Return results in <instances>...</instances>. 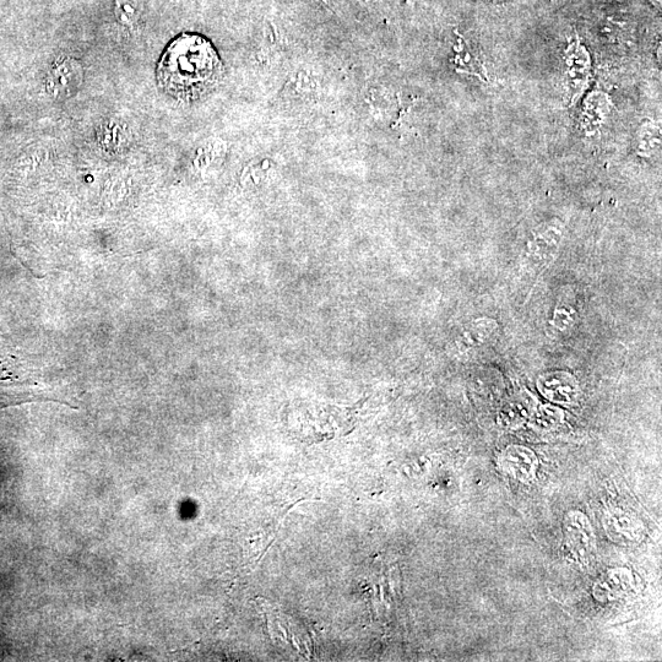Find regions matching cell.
Segmentation results:
<instances>
[{
    "instance_id": "cell-3",
    "label": "cell",
    "mask_w": 662,
    "mask_h": 662,
    "mask_svg": "<svg viewBox=\"0 0 662 662\" xmlns=\"http://www.w3.org/2000/svg\"><path fill=\"white\" fill-rule=\"evenodd\" d=\"M562 238V226L561 222L558 224H553V222H548V224L539 227L531 240L528 243V257L530 260H534L537 264L545 262V260H550L552 255H555L560 246Z\"/></svg>"
},
{
    "instance_id": "cell-5",
    "label": "cell",
    "mask_w": 662,
    "mask_h": 662,
    "mask_svg": "<svg viewBox=\"0 0 662 662\" xmlns=\"http://www.w3.org/2000/svg\"><path fill=\"white\" fill-rule=\"evenodd\" d=\"M81 83V68L74 61H65L58 63L53 68L52 84L53 95L58 97H67L72 95L79 88Z\"/></svg>"
},
{
    "instance_id": "cell-1",
    "label": "cell",
    "mask_w": 662,
    "mask_h": 662,
    "mask_svg": "<svg viewBox=\"0 0 662 662\" xmlns=\"http://www.w3.org/2000/svg\"><path fill=\"white\" fill-rule=\"evenodd\" d=\"M224 74L213 42L199 34H181L165 48L156 67L159 88L177 100L194 101L215 89Z\"/></svg>"
},
{
    "instance_id": "cell-6",
    "label": "cell",
    "mask_w": 662,
    "mask_h": 662,
    "mask_svg": "<svg viewBox=\"0 0 662 662\" xmlns=\"http://www.w3.org/2000/svg\"><path fill=\"white\" fill-rule=\"evenodd\" d=\"M566 531L569 541L579 551H588L593 545V533H591L588 519L580 513H571L566 520Z\"/></svg>"
},
{
    "instance_id": "cell-7",
    "label": "cell",
    "mask_w": 662,
    "mask_h": 662,
    "mask_svg": "<svg viewBox=\"0 0 662 662\" xmlns=\"http://www.w3.org/2000/svg\"><path fill=\"white\" fill-rule=\"evenodd\" d=\"M609 529L610 533L615 534L618 539L627 541H637L640 530H642L636 519L629 518L628 515L621 513L611 515Z\"/></svg>"
},
{
    "instance_id": "cell-4",
    "label": "cell",
    "mask_w": 662,
    "mask_h": 662,
    "mask_svg": "<svg viewBox=\"0 0 662 662\" xmlns=\"http://www.w3.org/2000/svg\"><path fill=\"white\" fill-rule=\"evenodd\" d=\"M502 469L514 479L528 482L534 479L537 468V460L533 452L528 448L513 446L502 454Z\"/></svg>"
},
{
    "instance_id": "cell-2",
    "label": "cell",
    "mask_w": 662,
    "mask_h": 662,
    "mask_svg": "<svg viewBox=\"0 0 662 662\" xmlns=\"http://www.w3.org/2000/svg\"><path fill=\"white\" fill-rule=\"evenodd\" d=\"M542 395L553 403L568 405L574 403L579 395V384L566 372L547 373L539 379Z\"/></svg>"
}]
</instances>
